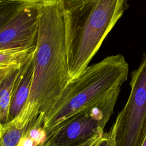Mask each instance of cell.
I'll return each instance as SVG.
<instances>
[{"label":"cell","mask_w":146,"mask_h":146,"mask_svg":"<svg viewBox=\"0 0 146 146\" xmlns=\"http://www.w3.org/2000/svg\"><path fill=\"white\" fill-rule=\"evenodd\" d=\"M38 25L29 98L20 113L10 122L21 129L50 109L71 82L63 18L57 4L39 6Z\"/></svg>","instance_id":"obj_1"},{"label":"cell","mask_w":146,"mask_h":146,"mask_svg":"<svg viewBox=\"0 0 146 146\" xmlns=\"http://www.w3.org/2000/svg\"><path fill=\"white\" fill-rule=\"evenodd\" d=\"M71 81L88 67L127 7V0H60Z\"/></svg>","instance_id":"obj_2"},{"label":"cell","mask_w":146,"mask_h":146,"mask_svg":"<svg viewBox=\"0 0 146 146\" xmlns=\"http://www.w3.org/2000/svg\"><path fill=\"white\" fill-rule=\"evenodd\" d=\"M128 70V64L121 54L107 56L87 67L70 82L54 105L42 114L46 140L75 116L120 91Z\"/></svg>","instance_id":"obj_3"},{"label":"cell","mask_w":146,"mask_h":146,"mask_svg":"<svg viewBox=\"0 0 146 146\" xmlns=\"http://www.w3.org/2000/svg\"><path fill=\"white\" fill-rule=\"evenodd\" d=\"M131 92L111 129L115 146H141L146 136V54L131 73Z\"/></svg>","instance_id":"obj_4"},{"label":"cell","mask_w":146,"mask_h":146,"mask_svg":"<svg viewBox=\"0 0 146 146\" xmlns=\"http://www.w3.org/2000/svg\"><path fill=\"white\" fill-rule=\"evenodd\" d=\"M120 91L75 116L44 144L48 146H78L95 136L102 135L113 112Z\"/></svg>","instance_id":"obj_5"},{"label":"cell","mask_w":146,"mask_h":146,"mask_svg":"<svg viewBox=\"0 0 146 146\" xmlns=\"http://www.w3.org/2000/svg\"><path fill=\"white\" fill-rule=\"evenodd\" d=\"M39 7L25 4L0 27V50L28 49L36 46Z\"/></svg>","instance_id":"obj_6"},{"label":"cell","mask_w":146,"mask_h":146,"mask_svg":"<svg viewBox=\"0 0 146 146\" xmlns=\"http://www.w3.org/2000/svg\"><path fill=\"white\" fill-rule=\"evenodd\" d=\"M33 75V56L22 66L13 89L9 105V123L18 116L26 104L30 92Z\"/></svg>","instance_id":"obj_7"},{"label":"cell","mask_w":146,"mask_h":146,"mask_svg":"<svg viewBox=\"0 0 146 146\" xmlns=\"http://www.w3.org/2000/svg\"><path fill=\"white\" fill-rule=\"evenodd\" d=\"M23 66L0 67V132L2 127L9 123L10 99Z\"/></svg>","instance_id":"obj_8"},{"label":"cell","mask_w":146,"mask_h":146,"mask_svg":"<svg viewBox=\"0 0 146 146\" xmlns=\"http://www.w3.org/2000/svg\"><path fill=\"white\" fill-rule=\"evenodd\" d=\"M35 47L28 49H10L0 50V67L21 66L34 55Z\"/></svg>","instance_id":"obj_9"},{"label":"cell","mask_w":146,"mask_h":146,"mask_svg":"<svg viewBox=\"0 0 146 146\" xmlns=\"http://www.w3.org/2000/svg\"><path fill=\"white\" fill-rule=\"evenodd\" d=\"M26 128H18L10 123L3 125L0 132V146H21Z\"/></svg>","instance_id":"obj_10"},{"label":"cell","mask_w":146,"mask_h":146,"mask_svg":"<svg viewBox=\"0 0 146 146\" xmlns=\"http://www.w3.org/2000/svg\"><path fill=\"white\" fill-rule=\"evenodd\" d=\"M24 5L18 2L0 0V27L13 17Z\"/></svg>","instance_id":"obj_11"},{"label":"cell","mask_w":146,"mask_h":146,"mask_svg":"<svg viewBox=\"0 0 146 146\" xmlns=\"http://www.w3.org/2000/svg\"><path fill=\"white\" fill-rule=\"evenodd\" d=\"M13 2H18L27 5H35L38 6L58 4L60 0H7Z\"/></svg>","instance_id":"obj_12"},{"label":"cell","mask_w":146,"mask_h":146,"mask_svg":"<svg viewBox=\"0 0 146 146\" xmlns=\"http://www.w3.org/2000/svg\"><path fill=\"white\" fill-rule=\"evenodd\" d=\"M96 146H115L111 129L103 134Z\"/></svg>","instance_id":"obj_13"},{"label":"cell","mask_w":146,"mask_h":146,"mask_svg":"<svg viewBox=\"0 0 146 146\" xmlns=\"http://www.w3.org/2000/svg\"><path fill=\"white\" fill-rule=\"evenodd\" d=\"M102 135H98V136H95V137H92V139L88 140V141H86L85 143H84L78 146H96V145L98 143L99 139H100V137H102ZM42 146H48V145L46 144H44Z\"/></svg>","instance_id":"obj_14"},{"label":"cell","mask_w":146,"mask_h":146,"mask_svg":"<svg viewBox=\"0 0 146 146\" xmlns=\"http://www.w3.org/2000/svg\"><path fill=\"white\" fill-rule=\"evenodd\" d=\"M141 146H146V136H145V138H144V140H143Z\"/></svg>","instance_id":"obj_15"}]
</instances>
